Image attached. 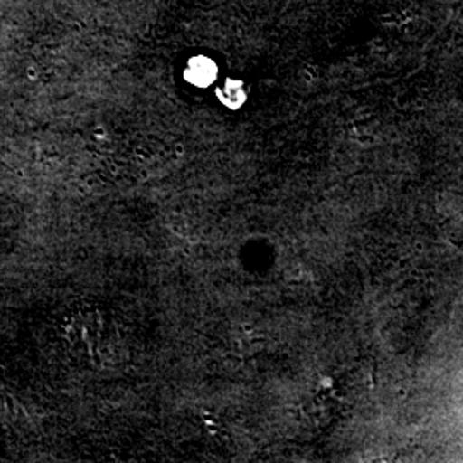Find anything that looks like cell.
<instances>
[{
  "label": "cell",
  "mask_w": 463,
  "mask_h": 463,
  "mask_svg": "<svg viewBox=\"0 0 463 463\" xmlns=\"http://www.w3.org/2000/svg\"><path fill=\"white\" fill-rule=\"evenodd\" d=\"M216 67L212 61L198 57L191 61L189 69H187V80L196 86H208L212 81H215Z\"/></svg>",
  "instance_id": "6da1fadb"
},
{
  "label": "cell",
  "mask_w": 463,
  "mask_h": 463,
  "mask_svg": "<svg viewBox=\"0 0 463 463\" xmlns=\"http://www.w3.org/2000/svg\"><path fill=\"white\" fill-rule=\"evenodd\" d=\"M220 99L229 105L232 109H237L244 103L246 95H244V90H242V84L237 83V81H229V83L223 86V90L220 91Z\"/></svg>",
  "instance_id": "7a4b0ae2"
}]
</instances>
